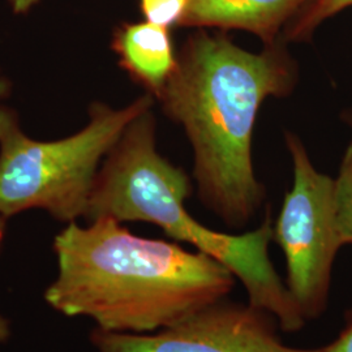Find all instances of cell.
Instances as JSON below:
<instances>
[{"mask_svg": "<svg viewBox=\"0 0 352 352\" xmlns=\"http://www.w3.org/2000/svg\"><path fill=\"white\" fill-rule=\"evenodd\" d=\"M189 4L190 0H140L145 21L167 29L182 26Z\"/></svg>", "mask_w": 352, "mask_h": 352, "instance_id": "11", "label": "cell"}, {"mask_svg": "<svg viewBox=\"0 0 352 352\" xmlns=\"http://www.w3.org/2000/svg\"><path fill=\"white\" fill-rule=\"evenodd\" d=\"M318 352H352V309L347 317L346 327L342 330L338 338L327 347L320 349Z\"/></svg>", "mask_w": 352, "mask_h": 352, "instance_id": "12", "label": "cell"}, {"mask_svg": "<svg viewBox=\"0 0 352 352\" xmlns=\"http://www.w3.org/2000/svg\"><path fill=\"white\" fill-rule=\"evenodd\" d=\"M8 1L11 4L13 12L21 14L30 11L41 0H8Z\"/></svg>", "mask_w": 352, "mask_h": 352, "instance_id": "13", "label": "cell"}, {"mask_svg": "<svg viewBox=\"0 0 352 352\" xmlns=\"http://www.w3.org/2000/svg\"><path fill=\"white\" fill-rule=\"evenodd\" d=\"M336 226L342 245H352V142L340 166V175L333 184Z\"/></svg>", "mask_w": 352, "mask_h": 352, "instance_id": "10", "label": "cell"}, {"mask_svg": "<svg viewBox=\"0 0 352 352\" xmlns=\"http://www.w3.org/2000/svg\"><path fill=\"white\" fill-rule=\"evenodd\" d=\"M145 94L123 109L94 103L89 123L56 141L28 138L12 110L0 106V215L43 209L64 222L85 217L103 158L126 126L151 110Z\"/></svg>", "mask_w": 352, "mask_h": 352, "instance_id": "4", "label": "cell"}, {"mask_svg": "<svg viewBox=\"0 0 352 352\" xmlns=\"http://www.w3.org/2000/svg\"><path fill=\"white\" fill-rule=\"evenodd\" d=\"M192 192L187 174L166 161L155 148V120L151 110L138 116L106 155L96 176L85 218L118 222L142 221L161 227L227 269L244 285L250 304L274 316L280 327L295 333L305 317L269 258L274 236L267 215L263 225L241 235L213 231L187 212Z\"/></svg>", "mask_w": 352, "mask_h": 352, "instance_id": "3", "label": "cell"}, {"mask_svg": "<svg viewBox=\"0 0 352 352\" xmlns=\"http://www.w3.org/2000/svg\"><path fill=\"white\" fill-rule=\"evenodd\" d=\"M351 7L352 0H314L285 28L282 39L286 43L309 41L324 21Z\"/></svg>", "mask_w": 352, "mask_h": 352, "instance_id": "9", "label": "cell"}, {"mask_svg": "<svg viewBox=\"0 0 352 352\" xmlns=\"http://www.w3.org/2000/svg\"><path fill=\"white\" fill-rule=\"evenodd\" d=\"M58 276L45 292L51 307L87 316L98 329L151 333L222 302L235 286L225 265L175 243L132 234L111 218L69 222L54 240Z\"/></svg>", "mask_w": 352, "mask_h": 352, "instance_id": "2", "label": "cell"}, {"mask_svg": "<svg viewBox=\"0 0 352 352\" xmlns=\"http://www.w3.org/2000/svg\"><path fill=\"white\" fill-rule=\"evenodd\" d=\"M6 219L4 217L0 215V244H1V240H3V234H4V227H6Z\"/></svg>", "mask_w": 352, "mask_h": 352, "instance_id": "16", "label": "cell"}, {"mask_svg": "<svg viewBox=\"0 0 352 352\" xmlns=\"http://www.w3.org/2000/svg\"><path fill=\"white\" fill-rule=\"evenodd\" d=\"M286 141L294 183L285 196L273 239L287 261V289L307 320L327 308L331 267L342 243L334 217V180L316 170L295 135L287 133Z\"/></svg>", "mask_w": 352, "mask_h": 352, "instance_id": "5", "label": "cell"}, {"mask_svg": "<svg viewBox=\"0 0 352 352\" xmlns=\"http://www.w3.org/2000/svg\"><path fill=\"white\" fill-rule=\"evenodd\" d=\"M269 315L222 300L155 334L97 329L91 340L100 352H318L283 344Z\"/></svg>", "mask_w": 352, "mask_h": 352, "instance_id": "6", "label": "cell"}, {"mask_svg": "<svg viewBox=\"0 0 352 352\" xmlns=\"http://www.w3.org/2000/svg\"><path fill=\"white\" fill-rule=\"evenodd\" d=\"M10 334H11V329H10L8 320L0 315V343L7 340V338L10 337Z\"/></svg>", "mask_w": 352, "mask_h": 352, "instance_id": "14", "label": "cell"}, {"mask_svg": "<svg viewBox=\"0 0 352 352\" xmlns=\"http://www.w3.org/2000/svg\"><path fill=\"white\" fill-rule=\"evenodd\" d=\"M344 122L347 123V124H350L352 126V110H349V111H346L344 113Z\"/></svg>", "mask_w": 352, "mask_h": 352, "instance_id": "17", "label": "cell"}, {"mask_svg": "<svg viewBox=\"0 0 352 352\" xmlns=\"http://www.w3.org/2000/svg\"><path fill=\"white\" fill-rule=\"evenodd\" d=\"M120 67L158 97L175 71L177 55L170 29L148 21L120 26L113 39Z\"/></svg>", "mask_w": 352, "mask_h": 352, "instance_id": "8", "label": "cell"}, {"mask_svg": "<svg viewBox=\"0 0 352 352\" xmlns=\"http://www.w3.org/2000/svg\"><path fill=\"white\" fill-rule=\"evenodd\" d=\"M296 78L282 37L251 52L225 33L199 29L184 42L157 97L188 135L202 202L231 226L245 225L264 200L252 162L258 110L266 98L289 94Z\"/></svg>", "mask_w": 352, "mask_h": 352, "instance_id": "1", "label": "cell"}, {"mask_svg": "<svg viewBox=\"0 0 352 352\" xmlns=\"http://www.w3.org/2000/svg\"><path fill=\"white\" fill-rule=\"evenodd\" d=\"M314 0H190L182 26L245 30L272 45Z\"/></svg>", "mask_w": 352, "mask_h": 352, "instance_id": "7", "label": "cell"}, {"mask_svg": "<svg viewBox=\"0 0 352 352\" xmlns=\"http://www.w3.org/2000/svg\"><path fill=\"white\" fill-rule=\"evenodd\" d=\"M11 91V84L8 81V78L1 74L0 71V100L6 98Z\"/></svg>", "mask_w": 352, "mask_h": 352, "instance_id": "15", "label": "cell"}]
</instances>
